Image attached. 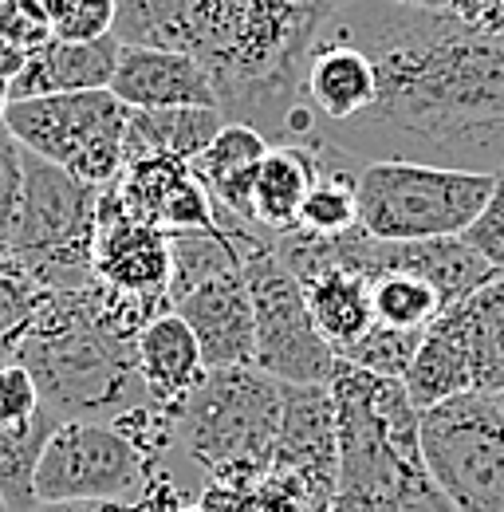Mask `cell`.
<instances>
[{"label":"cell","mask_w":504,"mask_h":512,"mask_svg":"<svg viewBox=\"0 0 504 512\" xmlns=\"http://www.w3.org/2000/svg\"><path fill=\"white\" fill-rule=\"evenodd\" d=\"M60 418L52 410H40L20 430H0V497L8 512H36V465L48 446Z\"/></svg>","instance_id":"cell-25"},{"label":"cell","mask_w":504,"mask_h":512,"mask_svg":"<svg viewBox=\"0 0 504 512\" xmlns=\"http://www.w3.org/2000/svg\"><path fill=\"white\" fill-rule=\"evenodd\" d=\"M229 119L221 107H162V111H130L123 138V166L142 158H182L193 162Z\"/></svg>","instance_id":"cell-21"},{"label":"cell","mask_w":504,"mask_h":512,"mask_svg":"<svg viewBox=\"0 0 504 512\" xmlns=\"http://www.w3.org/2000/svg\"><path fill=\"white\" fill-rule=\"evenodd\" d=\"M134 367L146 386V398L178 410L189 398V390L205 379V359L197 347V335L178 312H166L150 320L134 339Z\"/></svg>","instance_id":"cell-18"},{"label":"cell","mask_w":504,"mask_h":512,"mask_svg":"<svg viewBox=\"0 0 504 512\" xmlns=\"http://www.w3.org/2000/svg\"><path fill=\"white\" fill-rule=\"evenodd\" d=\"M8 103H12V87L0 79V123H4V111H8Z\"/></svg>","instance_id":"cell-40"},{"label":"cell","mask_w":504,"mask_h":512,"mask_svg":"<svg viewBox=\"0 0 504 512\" xmlns=\"http://www.w3.org/2000/svg\"><path fill=\"white\" fill-rule=\"evenodd\" d=\"M501 406H504V394H501Z\"/></svg>","instance_id":"cell-45"},{"label":"cell","mask_w":504,"mask_h":512,"mask_svg":"<svg viewBox=\"0 0 504 512\" xmlns=\"http://www.w3.org/2000/svg\"><path fill=\"white\" fill-rule=\"evenodd\" d=\"M457 327L473 375V394H504V280H489L477 292L445 308Z\"/></svg>","instance_id":"cell-23"},{"label":"cell","mask_w":504,"mask_h":512,"mask_svg":"<svg viewBox=\"0 0 504 512\" xmlns=\"http://www.w3.org/2000/svg\"><path fill=\"white\" fill-rule=\"evenodd\" d=\"M111 426H115L150 465H162V457L178 446V418H174V410H166V406H158V402L130 406L119 418H111Z\"/></svg>","instance_id":"cell-30"},{"label":"cell","mask_w":504,"mask_h":512,"mask_svg":"<svg viewBox=\"0 0 504 512\" xmlns=\"http://www.w3.org/2000/svg\"><path fill=\"white\" fill-rule=\"evenodd\" d=\"M119 40L103 36L91 44L48 40L44 48L28 52L20 75L8 83L16 99H48V95H79V91H107L119 67Z\"/></svg>","instance_id":"cell-17"},{"label":"cell","mask_w":504,"mask_h":512,"mask_svg":"<svg viewBox=\"0 0 504 512\" xmlns=\"http://www.w3.org/2000/svg\"><path fill=\"white\" fill-rule=\"evenodd\" d=\"M40 4H44V16L56 40L91 44V40L115 36L119 0H40Z\"/></svg>","instance_id":"cell-29"},{"label":"cell","mask_w":504,"mask_h":512,"mask_svg":"<svg viewBox=\"0 0 504 512\" xmlns=\"http://www.w3.org/2000/svg\"><path fill=\"white\" fill-rule=\"evenodd\" d=\"M20 197H24V146L0 123V256H8V241L20 217Z\"/></svg>","instance_id":"cell-31"},{"label":"cell","mask_w":504,"mask_h":512,"mask_svg":"<svg viewBox=\"0 0 504 512\" xmlns=\"http://www.w3.org/2000/svg\"><path fill=\"white\" fill-rule=\"evenodd\" d=\"M315 4H335V0H315Z\"/></svg>","instance_id":"cell-44"},{"label":"cell","mask_w":504,"mask_h":512,"mask_svg":"<svg viewBox=\"0 0 504 512\" xmlns=\"http://www.w3.org/2000/svg\"><path fill=\"white\" fill-rule=\"evenodd\" d=\"M60 422H111L150 402L134 367V343L99 320L87 284L44 288L20 359Z\"/></svg>","instance_id":"cell-4"},{"label":"cell","mask_w":504,"mask_h":512,"mask_svg":"<svg viewBox=\"0 0 504 512\" xmlns=\"http://www.w3.org/2000/svg\"><path fill=\"white\" fill-rule=\"evenodd\" d=\"M426 331H402V327H386V323H375L359 343H351L347 351H339L335 359L343 363H355L371 375H382V379H406L414 355H418V343H422Z\"/></svg>","instance_id":"cell-28"},{"label":"cell","mask_w":504,"mask_h":512,"mask_svg":"<svg viewBox=\"0 0 504 512\" xmlns=\"http://www.w3.org/2000/svg\"><path fill=\"white\" fill-rule=\"evenodd\" d=\"M178 446L186 449L205 473L225 465L264 461L284 418V383L260 367H217L189 390L174 410Z\"/></svg>","instance_id":"cell-7"},{"label":"cell","mask_w":504,"mask_h":512,"mask_svg":"<svg viewBox=\"0 0 504 512\" xmlns=\"http://www.w3.org/2000/svg\"><path fill=\"white\" fill-rule=\"evenodd\" d=\"M40 292L44 288L12 256H0V367L20 359V347L36 320Z\"/></svg>","instance_id":"cell-27"},{"label":"cell","mask_w":504,"mask_h":512,"mask_svg":"<svg viewBox=\"0 0 504 512\" xmlns=\"http://www.w3.org/2000/svg\"><path fill=\"white\" fill-rule=\"evenodd\" d=\"M245 284L252 300V367L292 386H327L335 371V351L319 335L304 288L280 260L276 245H260L245 256Z\"/></svg>","instance_id":"cell-10"},{"label":"cell","mask_w":504,"mask_h":512,"mask_svg":"<svg viewBox=\"0 0 504 512\" xmlns=\"http://www.w3.org/2000/svg\"><path fill=\"white\" fill-rule=\"evenodd\" d=\"M327 386L339 430V481L327 512H453L422 461V410L406 383L335 359Z\"/></svg>","instance_id":"cell-3"},{"label":"cell","mask_w":504,"mask_h":512,"mask_svg":"<svg viewBox=\"0 0 504 512\" xmlns=\"http://www.w3.org/2000/svg\"><path fill=\"white\" fill-rule=\"evenodd\" d=\"M174 312L197 335L201 359L209 371L217 367H252L256 335H252V300L245 284V264L225 268L201 284H193L174 300Z\"/></svg>","instance_id":"cell-15"},{"label":"cell","mask_w":504,"mask_h":512,"mask_svg":"<svg viewBox=\"0 0 504 512\" xmlns=\"http://www.w3.org/2000/svg\"><path fill=\"white\" fill-rule=\"evenodd\" d=\"M335 501V481L296 469L280 457L225 465L205 473L201 501L209 512H327Z\"/></svg>","instance_id":"cell-14"},{"label":"cell","mask_w":504,"mask_h":512,"mask_svg":"<svg viewBox=\"0 0 504 512\" xmlns=\"http://www.w3.org/2000/svg\"><path fill=\"white\" fill-rule=\"evenodd\" d=\"M91 276L126 296L170 304V237L154 225L130 221L107 186H99Z\"/></svg>","instance_id":"cell-13"},{"label":"cell","mask_w":504,"mask_h":512,"mask_svg":"<svg viewBox=\"0 0 504 512\" xmlns=\"http://www.w3.org/2000/svg\"><path fill=\"white\" fill-rule=\"evenodd\" d=\"M0 512H8V505H4V497H0Z\"/></svg>","instance_id":"cell-43"},{"label":"cell","mask_w":504,"mask_h":512,"mask_svg":"<svg viewBox=\"0 0 504 512\" xmlns=\"http://www.w3.org/2000/svg\"><path fill=\"white\" fill-rule=\"evenodd\" d=\"M497 178H501V186H504V158H501V170H497Z\"/></svg>","instance_id":"cell-42"},{"label":"cell","mask_w":504,"mask_h":512,"mask_svg":"<svg viewBox=\"0 0 504 512\" xmlns=\"http://www.w3.org/2000/svg\"><path fill=\"white\" fill-rule=\"evenodd\" d=\"M111 95L130 111H162V107H217V91L209 71L186 52L170 48H119V67L111 79Z\"/></svg>","instance_id":"cell-16"},{"label":"cell","mask_w":504,"mask_h":512,"mask_svg":"<svg viewBox=\"0 0 504 512\" xmlns=\"http://www.w3.org/2000/svg\"><path fill=\"white\" fill-rule=\"evenodd\" d=\"M99 186L79 182L48 158L24 150V197L8 241V256L40 288H83L91 284Z\"/></svg>","instance_id":"cell-6"},{"label":"cell","mask_w":504,"mask_h":512,"mask_svg":"<svg viewBox=\"0 0 504 512\" xmlns=\"http://www.w3.org/2000/svg\"><path fill=\"white\" fill-rule=\"evenodd\" d=\"M36 512H130L119 501H60V505H40Z\"/></svg>","instance_id":"cell-37"},{"label":"cell","mask_w":504,"mask_h":512,"mask_svg":"<svg viewBox=\"0 0 504 512\" xmlns=\"http://www.w3.org/2000/svg\"><path fill=\"white\" fill-rule=\"evenodd\" d=\"M402 383H406V394L418 410H430V406L449 402L457 394H473L465 343H461L457 327L449 320V312H441L438 320L426 327V335L418 343V355H414Z\"/></svg>","instance_id":"cell-24"},{"label":"cell","mask_w":504,"mask_h":512,"mask_svg":"<svg viewBox=\"0 0 504 512\" xmlns=\"http://www.w3.org/2000/svg\"><path fill=\"white\" fill-rule=\"evenodd\" d=\"M154 469L162 465H150L111 422H60L36 465V501L134 505Z\"/></svg>","instance_id":"cell-11"},{"label":"cell","mask_w":504,"mask_h":512,"mask_svg":"<svg viewBox=\"0 0 504 512\" xmlns=\"http://www.w3.org/2000/svg\"><path fill=\"white\" fill-rule=\"evenodd\" d=\"M44 410L40 386L24 363H4L0 367V430H20Z\"/></svg>","instance_id":"cell-32"},{"label":"cell","mask_w":504,"mask_h":512,"mask_svg":"<svg viewBox=\"0 0 504 512\" xmlns=\"http://www.w3.org/2000/svg\"><path fill=\"white\" fill-rule=\"evenodd\" d=\"M182 512H209V509H205V505H186Z\"/></svg>","instance_id":"cell-41"},{"label":"cell","mask_w":504,"mask_h":512,"mask_svg":"<svg viewBox=\"0 0 504 512\" xmlns=\"http://www.w3.org/2000/svg\"><path fill=\"white\" fill-rule=\"evenodd\" d=\"M186 505L189 501L182 497L178 481H174L166 469H154L150 481H146V489H142L138 501L130 505V512H182Z\"/></svg>","instance_id":"cell-36"},{"label":"cell","mask_w":504,"mask_h":512,"mask_svg":"<svg viewBox=\"0 0 504 512\" xmlns=\"http://www.w3.org/2000/svg\"><path fill=\"white\" fill-rule=\"evenodd\" d=\"M394 4H406V8H434V12L445 8V0H394Z\"/></svg>","instance_id":"cell-39"},{"label":"cell","mask_w":504,"mask_h":512,"mask_svg":"<svg viewBox=\"0 0 504 512\" xmlns=\"http://www.w3.org/2000/svg\"><path fill=\"white\" fill-rule=\"evenodd\" d=\"M422 461L453 512H504V406L457 394L422 410Z\"/></svg>","instance_id":"cell-8"},{"label":"cell","mask_w":504,"mask_h":512,"mask_svg":"<svg viewBox=\"0 0 504 512\" xmlns=\"http://www.w3.org/2000/svg\"><path fill=\"white\" fill-rule=\"evenodd\" d=\"M0 36L24 56L52 40V24L40 0H0Z\"/></svg>","instance_id":"cell-34"},{"label":"cell","mask_w":504,"mask_h":512,"mask_svg":"<svg viewBox=\"0 0 504 512\" xmlns=\"http://www.w3.org/2000/svg\"><path fill=\"white\" fill-rule=\"evenodd\" d=\"M331 24L371 56L375 103L323 142L363 162L501 170L504 40L394 0H335Z\"/></svg>","instance_id":"cell-1"},{"label":"cell","mask_w":504,"mask_h":512,"mask_svg":"<svg viewBox=\"0 0 504 512\" xmlns=\"http://www.w3.org/2000/svg\"><path fill=\"white\" fill-rule=\"evenodd\" d=\"M441 12L477 36L504 40V0H445Z\"/></svg>","instance_id":"cell-35"},{"label":"cell","mask_w":504,"mask_h":512,"mask_svg":"<svg viewBox=\"0 0 504 512\" xmlns=\"http://www.w3.org/2000/svg\"><path fill=\"white\" fill-rule=\"evenodd\" d=\"M497 190V174L426 162H363L359 229L375 241L461 237Z\"/></svg>","instance_id":"cell-5"},{"label":"cell","mask_w":504,"mask_h":512,"mask_svg":"<svg viewBox=\"0 0 504 512\" xmlns=\"http://www.w3.org/2000/svg\"><path fill=\"white\" fill-rule=\"evenodd\" d=\"M319 162H323V138L268 146L252 178V225L264 229L268 237L296 229L304 197L319 178Z\"/></svg>","instance_id":"cell-19"},{"label":"cell","mask_w":504,"mask_h":512,"mask_svg":"<svg viewBox=\"0 0 504 512\" xmlns=\"http://www.w3.org/2000/svg\"><path fill=\"white\" fill-rule=\"evenodd\" d=\"M371 308H375V323L426 331L445 312V300L418 272H378L371 276Z\"/></svg>","instance_id":"cell-26"},{"label":"cell","mask_w":504,"mask_h":512,"mask_svg":"<svg viewBox=\"0 0 504 512\" xmlns=\"http://www.w3.org/2000/svg\"><path fill=\"white\" fill-rule=\"evenodd\" d=\"M268 146L272 142L260 130L245 127V123H225L221 134L189 162V170L225 213L252 225V178H256V166L268 154Z\"/></svg>","instance_id":"cell-20"},{"label":"cell","mask_w":504,"mask_h":512,"mask_svg":"<svg viewBox=\"0 0 504 512\" xmlns=\"http://www.w3.org/2000/svg\"><path fill=\"white\" fill-rule=\"evenodd\" d=\"M331 4L315 0H119L115 40L186 52L209 71L217 107L276 142H308L304 64Z\"/></svg>","instance_id":"cell-2"},{"label":"cell","mask_w":504,"mask_h":512,"mask_svg":"<svg viewBox=\"0 0 504 512\" xmlns=\"http://www.w3.org/2000/svg\"><path fill=\"white\" fill-rule=\"evenodd\" d=\"M461 241L489 264V272L504 280V186L497 178V190L489 197V205L477 213V221L461 233Z\"/></svg>","instance_id":"cell-33"},{"label":"cell","mask_w":504,"mask_h":512,"mask_svg":"<svg viewBox=\"0 0 504 512\" xmlns=\"http://www.w3.org/2000/svg\"><path fill=\"white\" fill-rule=\"evenodd\" d=\"M130 107L107 91L48 95V99H16L4 111V127L16 142L48 158L87 186H107L123 174V138Z\"/></svg>","instance_id":"cell-9"},{"label":"cell","mask_w":504,"mask_h":512,"mask_svg":"<svg viewBox=\"0 0 504 512\" xmlns=\"http://www.w3.org/2000/svg\"><path fill=\"white\" fill-rule=\"evenodd\" d=\"M300 99L312 123V138H331L335 130L367 115L375 103V64L343 28L331 24V12L315 32Z\"/></svg>","instance_id":"cell-12"},{"label":"cell","mask_w":504,"mask_h":512,"mask_svg":"<svg viewBox=\"0 0 504 512\" xmlns=\"http://www.w3.org/2000/svg\"><path fill=\"white\" fill-rule=\"evenodd\" d=\"M20 67H24V52H20V48H12V44L0 36V79H4V83H12V79L20 75Z\"/></svg>","instance_id":"cell-38"},{"label":"cell","mask_w":504,"mask_h":512,"mask_svg":"<svg viewBox=\"0 0 504 512\" xmlns=\"http://www.w3.org/2000/svg\"><path fill=\"white\" fill-rule=\"evenodd\" d=\"M308 312H312L319 335L331 343V351H347L375 327V308H371V280L363 272L327 264L300 276Z\"/></svg>","instance_id":"cell-22"}]
</instances>
